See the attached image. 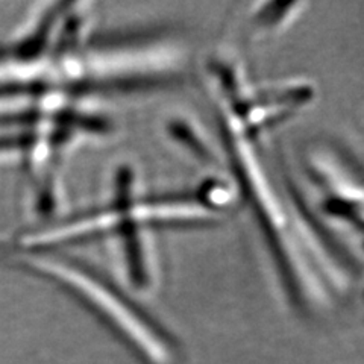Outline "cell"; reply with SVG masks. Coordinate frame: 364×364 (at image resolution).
Masks as SVG:
<instances>
[{
  "instance_id": "1",
  "label": "cell",
  "mask_w": 364,
  "mask_h": 364,
  "mask_svg": "<svg viewBox=\"0 0 364 364\" xmlns=\"http://www.w3.org/2000/svg\"><path fill=\"white\" fill-rule=\"evenodd\" d=\"M32 255H36L32 263L33 269L38 267L44 275L63 282L79 298L87 301L90 306L104 314L120 331L134 338L132 341L136 346L149 350L151 355L158 358H166L172 354L175 348L172 337H168L154 318L131 301L129 296L99 272L79 259L58 254L32 252Z\"/></svg>"
},
{
  "instance_id": "2",
  "label": "cell",
  "mask_w": 364,
  "mask_h": 364,
  "mask_svg": "<svg viewBox=\"0 0 364 364\" xmlns=\"http://www.w3.org/2000/svg\"><path fill=\"white\" fill-rule=\"evenodd\" d=\"M305 167L317 191L318 219L325 225L340 228L348 240L361 242L363 187L361 173L340 149L317 144L306 152Z\"/></svg>"
},
{
  "instance_id": "3",
  "label": "cell",
  "mask_w": 364,
  "mask_h": 364,
  "mask_svg": "<svg viewBox=\"0 0 364 364\" xmlns=\"http://www.w3.org/2000/svg\"><path fill=\"white\" fill-rule=\"evenodd\" d=\"M149 228L128 222L119 232L111 235L116 240L117 263L123 279L136 290H147L158 277L156 249Z\"/></svg>"
},
{
  "instance_id": "4",
  "label": "cell",
  "mask_w": 364,
  "mask_h": 364,
  "mask_svg": "<svg viewBox=\"0 0 364 364\" xmlns=\"http://www.w3.org/2000/svg\"><path fill=\"white\" fill-rule=\"evenodd\" d=\"M302 6V4H266L263 9L257 11L250 18V36L254 40L267 38L281 32L284 28H289L294 17L299 16L296 8Z\"/></svg>"
}]
</instances>
